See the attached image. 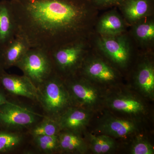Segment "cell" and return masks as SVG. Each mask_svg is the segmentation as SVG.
I'll return each instance as SVG.
<instances>
[{"label": "cell", "instance_id": "cell-15", "mask_svg": "<svg viewBox=\"0 0 154 154\" xmlns=\"http://www.w3.org/2000/svg\"><path fill=\"white\" fill-rule=\"evenodd\" d=\"M100 129L105 134L114 137H122L134 132L137 126L131 120L112 118L106 120L102 124Z\"/></svg>", "mask_w": 154, "mask_h": 154}, {"label": "cell", "instance_id": "cell-20", "mask_svg": "<svg viewBox=\"0 0 154 154\" xmlns=\"http://www.w3.org/2000/svg\"><path fill=\"white\" fill-rule=\"evenodd\" d=\"M91 147L94 153H107L113 150L115 146V142L108 135H91Z\"/></svg>", "mask_w": 154, "mask_h": 154}, {"label": "cell", "instance_id": "cell-16", "mask_svg": "<svg viewBox=\"0 0 154 154\" xmlns=\"http://www.w3.org/2000/svg\"><path fill=\"white\" fill-rule=\"evenodd\" d=\"M123 20L115 11L107 13L99 20L98 30L102 36H116L124 31Z\"/></svg>", "mask_w": 154, "mask_h": 154}, {"label": "cell", "instance_id": "cell-18", "mask_svg": "<svg viewBox=\"0 0 154 154\" xmlns=\"http://www.w3.org/2000/svg\"><path fill=\"white\" fill-rule=\"evenodd\" d=\"M113 109L121 112L131 114H139L143 113L144 106L140 101L129 96L114 97L110 102Z\"/></svg>", "mask_w": 154, "mask_h": 154}, {"label": "cell", "instance_id": "cell-21", "mask_svg": "<svg viewBox=\"0 0 154 154\" xmlns=\"http://www.w3.org/2000/svg\"><path fill=\"white\" fill-rule=\"evenodd\" d=\"M23 140V136L20 134L0 131V152L14 150L21 144Z\"/></svg>", "mask_w": 154, "mask_h": 154}, {"label": "cell", "instance_id": "cell-26", "mask_svg": "<svg viewBox=\"0 0 154 154\" xmlns=\"http://www.w3.org/2000/svg\"><path fill=\"white\" fill-rule=\"evenodd\" d=\"M5 66L3 63L2 51L0 50V78L5 73Z\"/></svg>", "mask_w": 154, "mask_h": 154}, {"label": "cell", "instance_id": "cell-23", "mask_svg": "<svg viewBox=\"0 0 154 154\" xmlns=\"http://www.w3.org/2000/svg\"><path fill=\"white\" fill-rule=\"evenodd\" d=\"M133 32L135 38L140 42L145 43L152 41L154 38L153 22L137 23L134 28Z\"/></svg>", "mask_w": 154, "mask_h": 154}, {"label": "cell", "instance_id": "cell-4", "mask_svg": "<svg viewBox=\"0 0 154 154\" xmlns=\"http://www.w3.org/2000/svg\"><path fill=\"white\" fill-rule=\"evenodd\" d=\"M83 51V45L78 40L48 51L54 72L59 76L72 74L79 66Z\"/></svg>", "mask_w": 154, "mask_h": 154}, {"label": "cell", "instance_id": "cell-9", "mask_svg": "<svg viewBox=\"0 0 154 154\" xmlns=\"http://www.w3.org/2000/svg\"><path fill=\"white\" fill-rule=\"evenodd\" d=\"M17 33L18 28L11 0L0 1V50L2 51Z\"/></svg>", "mask_w": 154, "mask_h": 154}, {"label": "cell", "instance_id": "cell-3", "mask_svg": "<svg viewBox=\"0 0 154 154\" xmlns=\"http://www.w3.org/2000/svg\"><path fill=\"white\" fill-rule=\"evenodd\" d=\"M16 67L37 88L54 73L48 51L36 48H31Z\"/></svg>", "mask_w": 154, "mask_h": 154}, {"label": "cell", "instance_id": "cell-24", "mask_svg": "<svg viewBox=\"0 0 154 154\" xmlns=\"http://www.w3.org/2000/svg\"><path fill=\"white\" fill-rule=\"evenodd\" d=\"M131 152L132 154H153L154 149L148 142L139 140L133 146Z\"/></svg>", "mask_w": 154, "mask_h": 154}, {"label": "cell", "instance_id": "cell-17", "mask_svg": "<svg viewBox=\"0 0 154 154\" xmlns=\"http://www.w3.org/2000/svg\"><path fill=\"white\" fill-rule=\"evenodd\" d=\"M136 81L143 94L149 98H153L154 69L152 64L145 62L141 65L137 73Z\"/></svg>", "mask_w": 154, "mask_h": 154}, {"label": "cell", "instance_id": "cell-19", "mask_svg": "<svg viewBox=\"0 0 154 154\" xmlns=\"http://www.w3.org/2000/svg\"><path fill=\"white\" fill-rule=\"evenodd\" d=\"M60 131V128L56 120L45 116L42 121L31 128L30 133L34 137L38 136L58 135Z\"/></svg>", "mask_w": 154, "mask_h": 154}, {"label": "cell", "instance_id": "cell-1", "mask_svg": "<svg viewBox=\"0 0 154 154\" xmlns=\"http://www.w3.org/2000/svg\"><path fill=\"white\" fill-rule=\"evenodd\" d=\"M18 33L47 51L78 41L91 0H11Z\"/></svg>", "mask_w": 154, "mask_h": 154}, {"label": "cell", "instance_id": "cell-2", "mask_svg": "<svg viewBox=\"0 0 154 154\" xmlns=\"http://www.w3.org/2000/svg\"><path fill=\"white\" fill-rule=\"evenodd\" d=\"M38 102L45 115L55 119L69 107L73 102L66 85L61 77L55 73L37 87Z\"/></svg>", "mask_w": 154, "mask_h": 154}, {"label": "cell", "instance_id": "cell-22", "mask_svg": "<svg viewBox=\"0 0 154 154\" xmlns=\"http://www.w3.org/2000/svg\"><path fill=\"white\" fill-rule=\"evenodd\" d=\"M36 147L45 154H52L59 151L58 135L38 136L33 137Z\"/></svg>", "mask_w": 154, "mask_h": 154}, {"label": "cell", "instance_id": "cell-8", "mask_svg": "<svg viewBox=\"0 0 154 154\" xmlns=\"http://www.w3.org/2000/svg\"><path fill=\"white\" fill-rule=\"evenodd\" d=\"M73 104L87 107H94L100 100L99 92L93 86L82 80H72L65 83Z\"/></svg>", "mask_w": 154, "mask_h": 154}, {"label": "cell", "instance_id": "cell-12", "mask_svg": "<svg viewBox=\"0 0 154 154\" xmlns=\"http://www.w3.org/2000/svg\"><path fill=\"white\" fill-rule=\"evenodd\" d=\"M153 0H125L120 6L125 17L131 23H137L150 14Z\"/></svg>", "mask_w": 154, "mask_h": 154}, {"label": "cell", "instance_id": "cell-25", "mask_svg": "<svg viewBox=\"0 0 154 154\" xmlns=\"http://www.w3.org/2000/svg\"><path fill=\"white\" fill-rule=\"evenodd\" d=\"M125 0H91L93 6L103 8L112 6H119Z\"/></svg>", "mask_w": 154, "mask_h": 154}, {"label": "cell", "instance_id": "cell-7", "mask_svg": "<svg viewBox=\"0 0 154 154\" xmlns=\"http://www.w3.org/2000/svg\"><path fill=\"white\" fill-rule=\"evenodd\" d=\"M0 82L4 88L11 94L38 102L37 87L24 75H18L5 72L0 78Z\"/></svg>", "mask_w": 154, "mask_h": 154}, {"label": "cell", "instance_id": "cell-6", "mask_svg": "<svg viewBox=\"0 0 154 154\" xmlns=\"http://www.w3.org/2000/svg\"><path fill=\"white\" fill-rule=\"evenodd\" d=\"M100 50L113 62L121 66L128 63L130 56V47L127 38L120 35L102 36L98 39Z\"/></svg>", "mask_w": 154, "mask_h": 154}, {"label": "cell", "instance_id": "cell-27", "mask_svg": "<svg viewBox=\"0 0 154 154\" xmlns=\"http://www.w3.org/2000/svg\"><path fill=\"white\" fill-rule=\"evenodd\" d=\"M11 102L8 101L5 95L2 93H0V107L2 105L7 104V103H9Z\"/></svg>", "mask_w": 154, "mask_h": 154}, {"label": "cell", "instance_id": "cell-13", "mask_svg": "<svg viewBox=\"0 0 154 154\" xmlns=\"http://www.w3.org/2000/svg\"><path fill=\"white\" fill-rule=\"evenodd\" d=\"M59 151L69 153H84L87 144L79 133L70 131H61L58 135Z\"/></svg>", "mask_w": 154, "mask_h": 154}, {"label": "cell", "instance_id": "cell-11", "mask_svg": "<svg viewBox=\"0 0 154 154\" xmlns=\"http://www.w3.org/2000/svg\"><path fill=\"white\" fill-rule=\"evenodd\" d=\"M30 48L27 39L21 34L17 33L14 40L2 51L5 68L16 66Z\"/></svg>", "mask_w": 154, "mask_h": 154}, {"label": "cell", "instance_id": "cell-14", "mask_svg": "<svg viewBox=\"0 0 154 154\" xmlns=\"http://www.w3.org/2000/svg\"><path fill=\"white\" fill-rule=\"evenodd\" d=\"M85 72L91 79L100 83L113 82L117 78L113 69L99 60L91 61L87 65H86Z\"/></svg>", "mask_w": 154, "mask_h": 154}, {"label": "cell", "instance_id": "cell-5", "mask_svg": "<svg viewBox=\"0 0 154 154\" xmlns=\"http://www.w3.org/2000/svg\"><path fill=\"white\" fill-rule=\"evenodd\" d=\"M45 116L11 102L0 107V123L11 129L31 128Z\"/></svg>", "mask_w": 154, "mask_h": 154}, {"label": "cell", "instance_id": "cell-10", "mask_svg": "<svg viewBox=\"0 0 154 154\" xmlns=\"http://www.w3.org/2000/svg\"><path fill=\"white\" fill-rule=\"evenodd\" d=\"M90 114L87 110L71 106L54 119L61 131L79 133L84 129L89 121Z\"/></svg>", "mask_w": 154, "mask_h": 154}]
</instances>
